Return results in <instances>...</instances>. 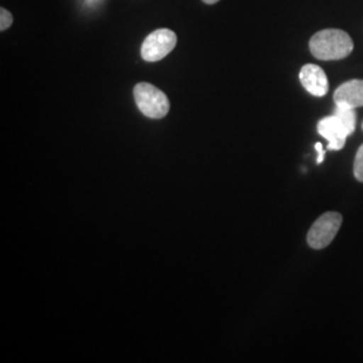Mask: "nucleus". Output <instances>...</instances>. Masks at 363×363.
Wrapping results in <instances>:
<instances>
[{
  "instance_id": "1",
  "label": "nucleus",
  "mask_w": 363,
  "mask_h": 363,
  "mask_svg": "<svg viewBox=\"0 0 363 363\" xmlns=\"http://www.w3.org/2000/svg\"><path fill=\"white\" fill-rule=\"evenodd\" d=\"M310 50L320 61H337L350 55L354 42L343 30L325 28L310 39Z\"/></svg>"
},
{
  "instance_id": "2",
  "label": "nucleus",
  "mask_w": 363,
  "mask_h": 363,
  "mask_svg": "<svg viewBox=\"0 0 363 363\" xmlns=\"http://www.w3.org/2000/svg\"><path fill=\"white\" fill-rule=\"evenodd\" d=\"M135 101L144 116L163 118L169 112V97L148 82H139L133 89Z\"/></svg>"
},
{
  "instance_id": "3",
  "label": "nucleus",
  "mask_w": 363,
  "mask_h": 363,
  "mask_svg": "<svg viewBox=\"0 0 363 363\" xmlns=\"http://www.w3.org/2000/svg\"><path fill=\"white\" fill-rule=\"evenodd\" d=\"M343 217L337 211H327L313 222L307 234V242L312 249H323L328 247L342 226Z\"/></svg>"
},
{
  "instance_id": "4",
  "label": "nucleus",
  "mask_w": 363,
  "mask_h": 363,
  "mask_svg": "<svg viewBox=\"0 0 363 363\" xmlns=\"http://www.w3.org/2000/svg\"><path fill=\"white\" fill-rule=\"evenodd\" d=\"M177 34L169 28L152 31L142 45V58L147 62H157L167 57L177 46Z\"/></svg>"
},
{
  "instance_id": "5",
  "label": "nucleus",
  "mask_w": 363,
  "mask_h": 363,
  "mask_svg": "<svg viewBox=\"0 0 363 363\" xmlns=\"http://www.w3.org/2000/svg\"><path fill=\"white\" fill-rule=\"evenodd\" d=\"M318 132L328 142L327 150L330 151H340L349 136L345 125L335 115L323 117L318 123Z\"/></svg>"
},
{
  "instance_id": "6",
  "label": "nucleus",
  "mask_w": 363,
  "mask_h": 363,
  "mask_svg": "<svg viewBox=\"0 0 363 363\" xmlns=\"http://www.w3.org/2000/svg\"><path fill=\"white\" fill-rule=\"evenodd\" d=\"M300 82L304 89L315 97H323L328 91V79L320 66L307 64L300 70Z\"/></svg>"
},
{
  "instance_id": "7",
  "label": "nucleus",
  "mask_w": 363,
  "mask_h": 363,
  "mask_svg": "<svg viewBox=\"0 0 363 363\" xmlns=\"http://www.w3.org/2000/svg\"><path fill=\"white\" fill-rule=\"evenodd\" d=\"M334 101L339 106L354 109L363 106V79H350L343 82L334 93Z\"/></svg>"
},
{
  "instance_id": "8",
  "label": "nucleus",
  "mask_w": 363,
  "mask_h": 363,
  "mask_svg": "<svg viewBox=\"0 0 363 363\" xmlns=\"http://www.w3.org/2000/svg\"><path fill=\"white\" fill-rule=\"evenodd\" d=\"M334 115L337 116V118L342 121V124L345 125L349 136L352 135L354 130H355V124H357V113H355L354 108L337 105V109H335Z\"/></svg>"
},
{
  "instance_id": "9",
  "label": "nucleus",
  "mask_w": 363,
  "mask_h": 363,
  "mask_svg": "<svg viewBox=\"0 0 363 363\" xmlns=\"http://www.w3.org/2000/svg\"><path fill=\"white\" fill-rule=\"evenodd\" d=\"M354 177L357 181L363 183V144L358 148L354 159Z\"/></svg>"
},
{
  "instance_id": "10",
  "label": "nucleus",
  "mask_w": 363,
  "mask_h": 363,
  "mask_svg": "<svg viewBox=\"0 0 363 363\" xmlns=\"http://www.w3.org/2000/svg\"><path fill=\"white\" fill-rule=\"evenodd\" d=\"M13 15L10 11H7L6 9L0 10V30L6 31L9 27L13 25Z\"/></svg>"
},
{
  "instance_id": "11",
  "label": "nucleus",
  "mask_w": 363,
  "mask_h": 363,
  "mask_svg": "<svg viewBox=\"0 0 363 363\" xmlns=\"http://www.w3.org/2000/svg\"><path fill=\"white\" fill-rule=\"evenodd\" d=\"M315 148H316L318 152H320L323 150V145H322V143H316L315 144Z\"/></svg>"
},
{
  "instance_id": "12",
  "label": "nucleus",
  "mask_w": 363,
  "mask_h": 363,
  "mask_svg": "<svg viewBox=\"0 0 363 363\" xmlns=\"http://www.w3.org/2000/svg\"><path fill=\"white\" fill-rule=\"evenodd\" d=\"M203 3H206V4H216V3H218L220 0H202Z\"/></svg>"
}]
</instances>
